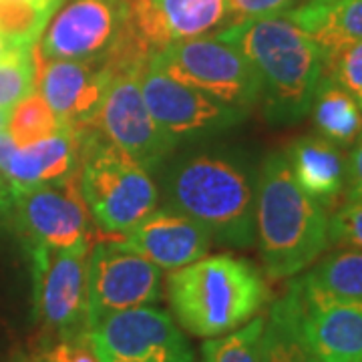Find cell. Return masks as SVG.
<instances>
[{
  "mask_svg": "<svg viewBox=\"0 0 362 362\" xmlns=\"http://www.w3.org/2000/svg\"><path fill=\"white\" fill-rule=\"evenodd\" d=\"M216 37L233 45L256 69L259 101L270 121L294 123L308 115L324 73V51L288 14L230 25Z\"/></svg>",
  "mask_w": 362,
  "mask_h": 362,
  "instance_id": "obj_1",
  "label": "cell"
},
{
  "mask_svg": "<svg viewBox=\"0 0 362 362\" xmlns=\"http://www.w3.org/2000/svg\"><path fill=\"white\" fill-rule=\"evenodd\" d=\"M168 298L181 328L194 337L214 338L256 318L270 290L247 259L220 254L171 272Z\"/></svg>",
  "mask_w": 362,
  "mask_h": 362,
  "instance_id": "obj_2",
  "label": "cell"
},
{
  "mask_svg": "<svg viewBox=\"0 0 362 362\" xmlns=\"http://www.w3.org/2000/svg\"><path fill=\"white\" fill-rule=\"evenodd\" d=\"M256 232L270 278L296 276L330 244L326 209L298 185L282 153L268 157L259 171Z\"/></svg>",
  "mask_w": 362,
  "mask_h": 362,
  "instance_id": "obj_3",
  "label": "cell"
},
{
  "mask_svg": "<svg viewBox=\"0 0 362 362\" xmlns=\"http://www.w3.org/2000/svg\"><path fill=\"white\" fill-rule=\"evenodd\" d=\"M78 145V183L90 218L105 240L123 235L157 206V187L147 169L105 137L101 129L75 133Z\"/></svg>",
  "mask_w": 362,
  "mask_h": 362,
  "instance_id": "obj_4",
  "label": "cell"
},
{
  "mask_svg": "<svg viewBox=\"0 0 362 362\" xmlns=\"http://www.w3.org/2000/svg\"><path fill=\"white\" fill-rule=\"evenodd\" d=\"M169 202L223 244L254 242L256 194L250 177L228 159L197 156L183 161L169 177Z\"/></svg>",
  "mask_w": 362,
  "mask_h": 362,
  "instance_id": "obj_5",
  "label": "cell"
},
{
  "mask_svg": "<svg viewBox=\"0 0 362 362\" xmlns=\"http://www.w3.org/2000/svg\"><path fill=\"white\" fill-rule=\"evenodd\" d=\"M153 63L171 78L235 111L246 113L259 101L256 69L233 45L218 37L173 42L153 57Z\"/></svg>",
  "mask_w": 362,
  "mask_h": 362,
  "instance_id": "obj_6",
  "label": "cell"
},
{
  "mask_svg": "<svg viewBox=\"0 0 362 362\" xmlns=\"http://www.w3.org/2000/svg\"><path fill=\"white\" fill-rule=\"evenodd\" d=\"M93 244L51 250L33 246L35 316L45 332L65 338L87 332V282Z\"/></svg>",
  "mask_w": 362,
  "mask_h": 362,
  "instance_id": "obj_7",
  "label": "cell"
},
{
  "mask_svg": "<svg viewBox=\"0 0 362 362\" xmlns=\"http://www.w3.org/2000/svg\"><path fill=\"white\" fill-rule=\"evenodd\" d=\"M161 298V268L131 252L121 240H105L90 250L87 282L89 330L115 312L151 306Z\"/></svg>",
  "mask_w": 362,
  "mask_h": 362,
  "instance_id": "obj_8",
  "label": "cell"
},
{
  "mask_svg": "<svg viewBox=\"0 0 362 362\" xmlns=\"http://www.w3.org/2000/svg\"><path fill=\"white\" fill-rule=\"evenodd\" d=\"M89 334L101 362H195L175 320L153 306L115 312Z\"/></svg>",
  "mask_w": 362,
  "mask_h": 362,
  "instance_id": "obj_9",
  "label": "cell"
},
{
  "mask_svg": "<svg viewBox=\"0 0 362 362\" xmlns=\"http://www.w3.org/2000/svg\"><path fill=\"white\" fill-rule=\"evenodd\" d=\"M33 49L42 61H103L119 39L127 0H63Z\"/></svg>",
  "mask_w": 362,
  "mask_h": 362,
  "instance_id": "obj_10",
  "label": "cell"
},
{
  "mask_svg": "<svg viewBox=\"0 0 362 362\" xmlns=\"http://www.w3.org/2000/svg\"><path fill=\"white\" fill-rule=\"evenodd\" d=\"M141 73L135 69L111 73L97 125L109 141L147 169L163 161L175 141L157 125L145 105Z\"/></svg>",
  "mask_w": 362,
  "mask_h": 362,
  "instance_id": "obj_11",
  "label": "cell"
},
{
  "mask_svg": "<svg viewBox=\"0 0 362 362\" xmlns=\"http://www.w3.org/2000/svg\"><path fill=\"white\" fill-rule=\"evenodd\" d=\"M13 204L33 246L71 250L90 242V214L81 194L78 168L61 183L14 195Z\"/></svg>",
  "mask_w": 362,
  "mask_h": 362,
  "instance_id": "obj_12",
  "label": "cell"
},
{
  "mask_svg": "<svg viewBox=\"0 0 362 362\" xmlns=\"http://www.w3.org/2000/svg\"><path fill=\"white\" fill-rule=\"evenodd\" d=\"M141 90L157 125L175 143L228 127L244 117L242 111L218 103L202 90L171 78L153 61L143 69Z\"/></svg>",
  "mask_w": 362,
  "mask_h": 362,
  "instance_id": "obj_13",
  "label": "cell"
},
{
  "mask_svg": "<svg viewBox=\"0 0 362 362\" xmlns=\"http://www.w3.org/2000/svg\"><path fill=\"white\" fill-rule=\"evenodd\" d=\"M37 69L35 89L73 133L97 129V117L111 71L103 61H42L33 49Z\"/></svg>",
  "mask_w": 362,
  "mask_h": 362,
  "instance_id": "obj_14",
  "label": "cell"
},
{
  "mask_svg": "<svg viewBox=\"0 0 362 362\" xmlns=\"http://www.w3.org/2000/svg\"><path fill=\"white\" fill-rule=\"evenodd\" d=\"M125 23L153 57L173 42L228 26L226 0H127Z\"/></svg>",
  "mask_w": 362,
  "mask_h": 362,
  "instance_id": "obj_15",
  "label": "cell"
},
{
  "mask_svg": "<svg viewBox=\"0 0 362 362\" xmlns=\"http://www.w3.org/2000/svg\"><path fill=\"white\" fill-rule=\"evenodd\" d=\"M304 334L324 362H362V302L314 294L292 282Z\"/></svg>",
  "mask_w": 362,
  "mask_h": 362,
  "instance_id": "obj_16",
  "label": "cell"
},
{
  "mask_svg": "<svg viewBox=\"0 0 362 362\" xmlns=\"http://www.w3.org/2000/svg\"><path fill=\"white\" fill-rule=\"evenodd\" d=\"M211 235L202 223L177 209H153L123 235L121 244L161 270H180L204 258Z\"/></svg>",
  "mask_w": 362,
  "mask_h": 362,
  "instance_id": "obj_17",
  "label": "cell"
},
{
  "mask_svg": "<svg viewBox=\"0 0 362 362\" xmlns=\"http://www.w3.org/2000/svg\"><path fill=\"white\" fill-rule=\"evenodd\" d=\"M78 168V145L75 133L65 127L47 139L16 147L2 173L11 195L35 187L65 181Z\"/></svg>",
  "mask_w": 362,
  "mask_h": 362,
  "instance_id": "obj_18",
  "label": "cell"
},
{
  "mask_svg": "<svg viewBox=\"0 0 362 362\" xmlns=\"http://www.w3.org/2000/svg\"><path fill=\"white\" fill-rule=\"evenodd\" d=\"M286 161L296 183L324 207L337 202L346 187L349 161L338 145L322 135H304L286 149Z\"/></svg>",
  "mask_w": 362,
  "mask_h": 362,
  "instance_id": "obj_19",
  "label": "cell"
},
{
  "mask_svg": "<svg viewBox=\"0 0 362 362\" xmlns=\"http://www.w3.org/2000/svg\"><path fill=\"white\" fill-rule=\"evenodd\" d=\"M262 362H324L304 334L292 284L284 296L272 304L268 318H264Z\"/></svg>",
  "mask_w": 362,
  "mask_h": 362,
  "instance_id": "obj_20",
  "label": "cell"
},
{
  "mask_svg": "<svg viewBox=\"0 0 362 362\" xmlns=\"http://www.w3.org/2000/svg\"><path fill=\"white\" fill-rule=\"evenodd\" d=\"M286 14L322 51L350 40H362V0H308Z\"/></svg>",
  "mask_w": 362,
  "mask_h": 362,
  "instance_id": "obj_21",
  "label": "cell"
},
{
  "mask_svg": "<svg viewBox=\"0 0 362 362\" xmlns=\"http://www.w3.org/2000/svg\"><path fill=\"white\" fill-rule=\"evenodd\" d=\"M316 131L338 147L354 145L362 133V107L349 90L328 77L320 78L310 111Z\"/></svg>",
  "mask_w": 362,
  "mask_h": 362,
  "instance_id": "obj_22",
  "label": "cell"
},
{
  "mask_svg": "<svg viewBox=\"0 0 362 362\" xmlns=\"http://www.w3.org/2000/svg\"><path fill=\"white\" fill-rule=\"evenodd\" d=\"M304 290L337 300L362 302V250L344 247L298 278Z\"/></svg>",
  "mask_w": 362,
  "mask_h": 362,
  "instance_id": "obj_23",
  "label": "cell"
},
{
  "mask_svg": "<svg viewBox=\"0 0 362 362\" xmlns=\"http://www.w3.org/2000/svg\"><path fill=\"white\" fill-rule=\"evenodd\" d=\"M61 129H65L63 121L37 89L14 105L6 125V131L16 143V147L47 139Z\"/></svg>",
  "mask_w": 362,
  "mask_h": 362,
  "instance_id": "obj_24",
  "label": "cell"
},
{
  "mask_svg": "<svg viewBox=\"0 0 362 362\" xmlns=\"http://www.w3.org/2000/svg\"><path fill=\"white\" fill-rule=\"evenodd\" d=\"M264 318L256 316L244 326L209 338L202 346V362H262Z\"/></svg>",
  "mask_w": 362,
  "mask_h": 362,
  "instance_id": "obj_25",
  "label": "cell"
},
{
  "mask_svg": "<svg viewBox=\"0 0 362 362\" xmlns=\"http://www.w3.org/2000/svg\"><path fill=\"white\" fill-rule=\"evenodd\" d=\"M52 14L30 0H0V35L14 47H35Z\"/></svg>",
  "mask_w": 362,
  "mask_h": 362,
  "instance_id": "obj_26",
  "label": "cell"
},
{
  "mask_svg": "<svg viewBox=\"0 0 362 362\" xmlns=\"http://www.w3.org/2000/svg\"><path fill=\"white\" fill-rule=\"evenodd\" d=\"M37 69L33 47H14L0 59V109H13L21 99L35 90Z\"/></svg>",
  "mask_w": 362,
  "mask_h": 362,
  "instance_id": "obj_27",
  "label": "cell"
},
{
  "mask_svg": "<svg viewBox=\"0 0 362 362\" xmlns=\"http://www.w3.org/2000/svg\"><path fill=\"white\" fill-rule=\"evenodd\" d=\"M322 77L334 81L362 105V40L342 42L324 51Z\"/></svg>",
  "mask_w": 362,
  "mask_h": 362,
  "instance_id": "obj_28",
  "label": "cell"
},
{
  "mask_svg": "<svg viewBox=\"0 0 362 362\" xmlns=\"http://www.w3.org/2000/svg\"><path fill=\"white\" fill-rule=\"evenodd\" d=\"M328 238L337 246L362 250V199H349L328 218Z\"/></svg>",
  "mask_w": 362,
  "mask_h": 362,
  "instance_id": "obj_29",
  "label": "cell"
},
{
  "mask_svg": "<svg viewBox=\"0 0 362 362\" xmlns=\"http://www.w3.org/2000/svg\"><path fill=\"white\" fill-rule=\"evenodd\" d=\"M45 362H101L93 346L89 330L73 337L59 338L51 349L45 352Z\"/></svg>",
  "mask_w": 362,
  "mask_h": 362,
  "instance_id": "obj_30",
  "label": "cell"
},
{
  "mask_svg": "<svg viewBox=\"0 0 362 362\" xmlns=\"http://www.w3.org/2000/svg\"><path fill=\"white\" fill-rule=\"evenodd\" d=\"M296 2L298 0H226L228 26L282 14Z\"/></svg>",
  "mask_w": 362,
  "mask_h": 362,
  "instance_id": "obj_31",
  "label": "cell"
},
{
  "mask_svg": "<svg viewBox=\"0 0 362 362\" xmlns=\"http://www.w3.org/2000/svg\"><path fill=\"white\" fill-rule=\"evenodd\" d=\"M346 185H349V199H362V133L354 141V149L350 153Z\"/></svg>",
  "mask_w": 362,
  "mask_h": 362,
  "instance_id": "obj_32",
  "label": "cell"
},
{
  "mask_svg": "<svg viewBox=\"0 0 362 362\" xmlns=\"http://www.w3.org/2000/svg\"><path fill=\"white\" fill-rule=\"evenodd\" d=\"M14 151H16V143L8 135V131L2 129L0 131V175L8 168V161H11Z\"/></svg>",
  "mask_w": 362,
  "mask_h": 362,
  "instance_id": "obj_33",
  "label": "cell"
},
{
  "mask_svg": "<svg viewBox=\"0 0 362 362\" xmlns=\"http://www.w3.org/2000/svg\"><path fill=\"white\" fill-rule=\"evenodd\" d=\"M8 204H13V195H11L8 185L4 183L2 175H0V207H6Z\"/></svg>",
  "mask_w": 362,
  "mask_h": 362,
  "instance_id": "obj_34",
  "label": "cell"
},
{
  "mask_svg": "<svg viewBox=\"0 0 362 362\" xmlns=\"http://www.w3.org/2000/svg\"><path fill=\"white\" fill-rule=\"evenodd\" d=\"M33 4H37V6H40V8H45V11H51V13H54L59 6H61V2L63 0H30Z\"/></svg>",
  "mask_w": 362,
  "mask_h": 362,
  "instance_id": "obj_35",
  "label": "cell"
},
{
  "mask_svg": "<svg viewBox=\"0 0 362 362\" xmlns=\"http://www.w3.org/2000/svg\"><path fill=\"white\" fill-rule=\"evenodd\" d=\"M13 49H14V45H11L8 40H6L4 37H2V35H0V59H4V57H6L8 52L13 51Z\"/></svg>",
  "mask_w": 362,
  "mask_h": 362,
  "instance_id": "obj_36",
  "label": "cell"
},
{
  "mask_svg": "<svg viewBox=\"0 0 362 362\" xmlns=\"http://www.w3.org/2000/svg\"><path fill=\"white\" fill-rule=\"evenodd\" d=\"M13 362H45L42 356H28V354H16Z\"/></svg>",
  "mask_w": 362,
  "mask_h": 362,
  "instance_id": "obj_37",
  "label": "cell"
},
{
  "mask_svg": "<svg viewBox=\"0 0 362 362\" xmlns=\"http://www.w3.org/2000/svg\"><path fill=\"white\" fill-rule=\"evenodd\" d=\"M8 117H11V109H0V131L6 129V125H8Z\"/></svg>",
  "mask_w": 362,
  "mask_h": 362,
  "instance_id": "obj_38",
  "label": "cell"
},
{
  "mask_svg": "<svg viewBox=\"0 0 362 362\" xmlns=\"http://www.w3.org/2000/svg\"><path fill=\"white\" fill-rule=\"evenodd\" d=\"M361 107H362V105H361Z\"/></svg>",
  "mask_w": 362,
  "mask_h": 362,
  "instance_id": "obj_39",
  "label": "cell"
}]
</instances>
